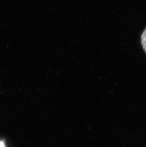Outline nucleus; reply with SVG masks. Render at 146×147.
Returning a JSON list of instances; mask_svg holds the SVG:
<instances>
[{
  "label": "nucleus",
  "instance_id": "2",
  "mask_svg": "<svg viewBox=\"0 0 146 147\" xmlns=\"http://www.w3.org/2000/svg\"><path fill=\"white\" fill-rule=\"evenodd\" d=\"M5 147L4 142L2 141H0V147Z\"/></svg>",
  "mask_w": 146,
  "mask_h": 147
},
{
  "label": "nucleus",
  "instance_id": "1",
  "mask_svg": "<svg viewBox=\"0 0 146 147\" xmlns=\"http://www.w3.org/2000/svg\"><path fill=\"white\" fill-rule=\"evenodd\" d=\"M141 39L142 47L146 53V29L144 31V32L142 33Z\"/></svg>",
  "mask_w": 146,
  "mask_h": 147
}]
</instances>
